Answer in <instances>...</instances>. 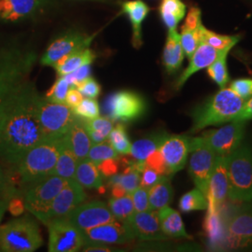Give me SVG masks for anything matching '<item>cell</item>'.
<instances>
[{
  "label": "cell",
  "instance_id": "6da1fadb",
  "mask_svg": "<svg viewBox=\"0 0 252 252\" xmlns=\"http://www.w3.org/2000/svg\"><path fill=\"white\" fill-rule=\"evenodd\" d=\"M40 95L34 82L27 80L10 104L0 133V161L13 168L26 153L45 140L37 117Z\"/></svg>",
  "mask_w": 252,
  "mask_h": 252
},
{
  "label": "cell",
  "instance_id": "7a4b0ae2",
  "mask_svg": "<svg viewBox=\"0 0 252 252\" xmlns=\"http://www.w3.org/2000/svg\"><path fill=\"white\" fill-rule=\"evenodd\" d=\"M36 57L34 50L25 46L0 48V133L13 97L28 80Z\"/></svg>",
  "mask_w": 252,
  "mask_h": 252
},
{
  "label": "cell",
  "instance_id": "3957f363",
  "mask_svg": "<svg viewBox=\"0 0 252 252\" xmlns=\"http://www.w3.org/2000/svg\"><path fill=\"white\" fill-rule=\"evenodd\" d=\"M63 137L41 141L29 150L11 168L18 176L22 192L27 186L53 174Z\"/></svg>",
  "mask_w": 252,
  "mask_h": 252
},
{
  "label": "cell",
  "instance_id": "277c9868",
  "mask_svg": "<svg viewBox=\"0 0 252 252\" xmlns=\"http://www.w3.org/2000/svg\"><path fill=\"white\" fill-rule=\"evenodd\" d=\"M244 102L245 100L231 88H221L215 95L193 109L192 126L189 132L195 134L207 126L233 122L243 107Z\"/></svg>",
  "mask_w": 252,
  "mask_h": 252
},
{
  "label": "cell",
  "instance_id": "5b68a950",
  "mask_svg": "<svg viewBox=\"0 0 252 252\" xmlns=\"http://www.w3.org/2000/svg\"><path fill=\"white\" fill-rule=\"evenodd\" d=\"M43 244L39 226L30 214H23L0 225V252H36Z\"/></svg>",
  "mask_w": 252,
  "mask_h": 252
},
{
  "label": "cell",
  "instance_id": "8992f818",
  "mask_svg": "<svg viewBox=\"0 0 252 252\" xmlns=\"http://www.w3.org/2000/svg\"><path fill=\"white\" fill-rule=\"evenodd\" d=\"M229 198L234 202L252 200V150L250 146H239L227 155Z\"/></svg>",
  "mask_w": 252,
  "mask_h": 252
},
{
  "label": "cell",
  "instance_id": "52a82bcc",
  "mask_svg": "<svg viewBox=\"0 0 252 252\" xmlns=\"http://www.w3.org/2000/svg\"><path fill=\"white\" fill-rule=\"evenodd\" d=\"M66 181L58 176L51 175L27 186L23 191L27 211L45 223L50 207Z\"/></svg>",
  "mask_w": 252,
  "mask_h": 252
},
{
  "label": "cell",
  "instance_id": "ba28073f",
  "mask_svg": "<svg viewBox=\"0 0 252 252\" xmlns=\"http://www.w3.org/2000/svg\"><path fill=\"white\" fill-rule=\"evenodd\" d=\"M37 117L46 139H52L66 135L77 116L65 103L50 102L40 96Z\"/></svg>",
  "mask_w": 252,
  "mask_h": 252
},
{
  "label": "cell",
  "instance_id": "9c48e42d",
  "mask_svg": "<svg viewBox=\"0 0 252 252\" xmlns=\"http://www.w3.org/2000/svg\"><path fill=\"white\" fill-rule=\"evenodd\" d=\"M104 107L107 116L113 122L130 123L144 114L146 102L134 91H117L108 95Z\"/></svg>",
  "mask_w": 252,
  "mask_h": 252
},
{
  "label": "cell",
  "instance_id": "30bf717a",
  "mask_svg": "<svg viewBox=\"0 0 252 252\" xmlns=\"http://www.w3.org/2000/svg\"><path fill=\"white\" fill-rule=\"evenodd\" d=\"M190 152L192 154L189 158V175L196 188L207 197L209 179L215 165L217 154L203 141L201 136L191 137Z\"/></svg>",
  "mask_w": 252,
  "mask_h": 252
},
{
  "label": "cell",
  "instance_id": "8fae6325",
  "mask_svg": "<svg viewBox=\"0 0 252 252\" xmlns=\"http://www.w3.org/2000/svg\"><path fill=\"white\" fill-rule=\"evenodd\" d=\"M223 220L227 247L243 248L252 245V204L231 208L223 216Z\"/></svg>",
  "mask_w": 252,
  "mask_h": 252
},
{
  "label": "cell",
  "instance_id": "7c38bea8",
  "mask_svg": "<svg viewBox=\"0 0 252 252\" xmlns=\"http://www.w3.org/2000/svg\"><path fill=\"white\" fill-rule=\"evenodd\" d=\"M46 225L49 231V252H76L84 246L82 232L66 218L55 219Z\"/></svg>",
  "mask_w": 252,
  "mask_h": 252
},
{
  "label": "cell",
  "instance_id": "4fadbf2b",
  "mask_svg": "<svg viewBox=\"0 0 252 252\" xmlns=\"http://www.w3.org/2000/svg\"><path fill=\"white\" fill-rule=\"evenodd\" d=\"M94 35H87L79 30H67L55 37L40 58V63L54 66L60 59L81 49L90 47Z\"/></svg>",
  "mask_w": 252,
  "mask_h": 252
},
{
  "label": "cell",
  "instance_id": "5bb4252c",
  "mask_svg": "<svg viewBox=\"0 0 252 252\" xmlns=\"http://www.w3.org/2000/svg\"><path fill=\"white\" fill-rule=\"evenodd\" d=\"M244 128L245 122H232L220 129L207 131L201 137L217 155L227 156L241 145Z\"/></svg>",
  "mask_w": 252,
  "mask_h": 252
},
{
  "label": "cell",
  "instance_id": "9a60e30c",
  "mask_svg": "<svg viewBox=\"0 0 252 252\" xmlns=\"http://www.w3.org/2000/svg\"><path fill=\"white\" fill-rule=\"evenodd\" d=\"M84 245L87 244H126L135 239L126 220L114 219L101 225L82 231Z\"/></svg>",
  "mask_w": 252,
  "mask_h": 252
},
{
  "label": "cell",
  "instance_id": "2e32d148",
  "mask_svg": "<svg viewBox=\"0 0 252 252\" xmlns=\"http://www.w3.org/2000/svg\"><path fill=\"white\" fill-rule=\"evenodd\" d=\"M64 218H66L73 225L80 229L81 232L107 223L115 219L108 205L102 201H92L85 204L82 203Z\"/></svg>",
  "mask_w": 252,
  "mask_h": 252
},
{
  "label": "cell",
  "instance_id": "e0dca14e",
  "mask_svg": "<svg viewBox=\"0 0 252 252\" xmlns=\"http://www.w3.org/2000/svg\"><path fill=\"white\" fill-rule=\"evenodd\" d=\"M87 198L83 187L75 180H67L63 189L54 198L50 210L47 214L45 223L49 221L64 218L70 213L74 208L80 206Z\"/></svg>",
  "mask_w": 252,
  "mask_h": 252
},
{
  "label": "cell",
  "instance_id": "ac0fdd59",
  "mask_svg": "<svg viewBox=\"0 0 252 252\" xmlns=\"http://www.w3.org/2000/svg\"><path fill=\"white\" fill-rule=\"evenodd\" d=\"M52 0H0V21L19 22L41 15Z\"/></svg>",
  "mask_w": 252,
  "mask_h": 252
},
{
  "label": "cell",
  "instance_id": "d6986e66",
  "mask_svg": "<svg viewBox=\"0 0 252 252\" xmlns=\"http://www.w3.org/2000/svg\"><path fill=\"white\" fill-rule=\"evenodd\" d=\"M190 139L189 136L179 135H167L163 139L159 151L164 159L168 176L184 168L190 153Z\"/></svg>",
  "mask_w": 252,
  "mask_h": 252
},
{
  "label": "cell",
  "instance_id": "ffe728a7",
  "mask_svg": "<svg viewBox=\"0 0 252 252\" xmlns=\"http://www.w3.org/2000/svg\"><path fill=\"white\" fill-rule=\"evenodd\" d=\"M126 221L135 235V239L141 241H161L168 239L162 231L157 210L135 211Z\"/></svg>",
  "mask_w": 252,
  "mask_h": 252
},
{
  "label": "cell",
  "instance_id": "44dd1931",
  "mask_svg": "<svg viewBox=\"0 0 252 252\" xmlns=\"http://www.w3.org/2000/svg\"><path fill=\"white\" fill-rule=\"evenodd\" d=\"M228 196L229 179L227 173V156L217 155L215 165L208 184L207 207L221 208Z\"/></svg>",
  "mask_w": 252,
  "mask_h": 252
},
{
  "label": "cell",
  "instance_id": "7402d4cb",
  "mask_svg": "<svg viewBox=\"0 0 252 252\" xmlns=\"http://www.w3.org/2000/svg\"><path fill=\"white\" fill-rule=\"evenodd\" d=\"M219 52V50L213 48L212 46L208 45L204 41H201L194 54H192V56L189 59L188 67L180 75L179 80L176 83L177 90L180 89L193 74L204 68H207L213 63L218 57Z\"/></svg>",
  "mask_w": 252,
  "mask_h": 252
},
{
  "label": "cell",
  "instance_id": "603a6c76",
  "mask_svg": "<svg viewBox=\"0 0 252 252\" xmlns=\"http://www.w3.org/2000/svg\"><path fill=\"white\" fill-rule=\"evenodd\" d=\"M64 138L79 162L87 158L93 143L86 130L85 120L76 118Z\"/></svg>",
  "mask_w": 252,
  "mask_h": 252
},
{
  "label": "cell",
  "instance_id": "cb8c5ba5",
  "mask_svg": "<svg viewBox=\"0 0 252 252\" xmlns=\"http://www.w3.org/2000/svg\"><path fill=\"white\" fill-rule=\"evenodd\" d=\"M122 10L132 25V44L138 49L142 45V23L148 16L150 8L142 0H130L122 4Z\"/></svg>",
  "mask_w": 252,
  "mask_h": 252
},
{
  "label": "cell",
  "instance_id": "d4e9b609",
  "mask_svg": "<svg viewBox=\"0 0 252 252\" xmlns=\"http://www.w3.org/2000/svg\"><path fill=\"white\" fill-rule=\"evenodd\" d=\"M205 230L207 239L212 248H226L225 225L220 208L207 207Z\"/></svg>",
  "mask_w": 252,
  "mask_h": 252
},
{
  "label": "cell",
  "instance_id": "484cf974",
  "mask_svg": "<svg viewBox=\"0 0 252 252\" xmlns=\"http://www.w3.org/2000/svg\"><path fill=\"white\" fill-rule=\"evenodd\" d=\"M184 55L180 42V35L177 32V29L168 30L162 53V63L166 71L169 74L177 72L184 60Z\"/></svg>",
  "mask_w": 252,
  "mask_h": 252
},
{
  "label": "cell",
  "instance_id": "4316f807",
  "mask_svg": "<svg viewBox=\"0 0 252 252\" xmlns=\"http://www.w3.org/2000/svg\"><path fill=\"white\" fill-rule=\"evenodd\" d=\"M158 216L162 231L168 238H191L186 232L181 216L177 210L169 206L162 207L158 210Z\"/></svg>",
  "mask_w": 252,
  "mask_h": 252
},
{
  "label": "cell",
  "instance_id": "83f0119b",
  "mask_svg": "<svg viewBox=\"0 0 252 252\" xmlns=\"http://www.w3.org/2000/svg\"><path fill=\"white\" fill-rule=\"evenodd\" d=\"M95 57V53L90 49V47H88L64 56L55 63L53 67L58 76H65L77 70L84 64H92Z\"/></svg>",
  "mask_w": 252,
  "mask_h": 252
},
{
  "label": "cell",
  "instance_id": "f1b7e54d",
  "mask_svg": "<svg viewBox=\"0 0 252 252\" xmlns=\"http://www.w3.org/2000/svg\"><path fill=\"white\" fill-rule=\"evenodd\" d=\"M78 159L67 144L64 136L59 151V155L52 175L58 176L63 180H75V174L78 165Z\"/></svg>",
  "mask_w": 252,
  "mask_h": 252
},
{
  "label": "cell",
  "instance_id": "f546056e",
  "mask_svg": "<svg viewBox=\"0 0 252 252\" xmlns=\"http://www.w3.org/2000/svg\"><path fill=\"white\" fill-rule=\"evenodd\" d=\"M75 180L86 189H99L103 186V179L95 163L88 159L78 162Z\"/></svg>",
  "mask_w": 252,
  "mask_h": 252
},
{
  "label": "cell",
  "instance_id": "4dcf8cb0",
  "mask_svg": "<svg viewBox=\"0 0 252 252\" xmlns=\"http://www.w3.org/2000/svg\"><path fill=\"white\" fill-rule=\"evenodd\" d=\"M168 134L166 132L160 131L136 140L131 147V156L135 161L144 162L151 153L159 150L163 139Z\"/></svg>",
  "mask_w": 252,
  "mask_h": 252
},
{
  "label": "cell",
  "instance_id": "1f68e13d",
  "mask_svg": "<svg viewBox=\"0 0 252 252\" xmlns=\"http://www.w3.org/2000/svg\"><path fill=\"white\" fill-rule=\"evenodd\" d=\"M174 191L168 176H164L162 180L149 189V200L151 209L159 210L169 206L173 200Z\"/></svg>",
  "mask_w": 252,
  "mask_h": 252
},
{
  "label": "cell",
  "instance_id": "d6a6232c",
  "mask_svg": "<svg viewBox=\"0 0 252 252\" xmlns=\"http://www.w3.org/2000/svg\"><path fill=\"white\" fill-rule=\"evenodd\" d=\"M186 6L181 0H162L160 15L168 30L177 29V26L184 18Z\"/></svg>",
  "mask_w": 252,
  "mask_h": 252
},
{
  "label": "cell",
  "instance_id": "836d02e7",
  "mask_svg": "<svg viewBox=\"0 0 252 252\" xmlns=\"http://www.w3.org/2000/svg\"><path fill=\"white\" fill-rule=\"evenodd\" d=\"M86 130L93 144L106 141L111 130L113 129V121L108 117H97L93 120H85Z\"/></svg>",
  "mask_w": 252,
  "mask_h": 252
},
{
  "label": "cell",
  "instance_id": "e575fe53",
  "mask_svg": "<svg viewBox=\"0 0 252 252\" xmlns=\"http://www.w3.org/2000/svg\"><path fill=\"white\" fill-rule=\"evenodd\" d=\"M232 48V46H229L225 49L220 51L216 60L207 67V74L220 88H224L229 81L226 59Z\"/></svg>",
  "mask_w": 252,
  "mask_h": 252
},
{
  "label": "cell",
  "instance_id": "d590c367",
  "mask_svg": "<svg viewBox=\"0 0 252 252\" xmlns=\"http://www.w3.org/2000/svg\"><path fill=\"white\" fill-rule=\"evenodd\" d=\"M17 193L23 192L16 173L0 163V199L10 198Z\"/></svg>",
  "mask_w": 252,
  "mask_h": 252
},
{
  "label": "cell",
  "instance_id": "8d00e7d4",
  "mask_svg": "<svg viewBox=\"0 0 252 252\" xmlns=\"http://www.w3.org/2000/svg\"><path fill=\"white\" fill-rule=\"evenodd\" d=\"M200 34L201 41L206 42L219 51H221L229 46L234 47L240 39L239 36H226L214 33L207 29L202 24L200 25Z\"/></svg>",
  "mask_w": 252,
  "mask_h": 252
},
{
  "label": "cell",
  "instance_id": "74e56055",
  "mask_svg": "<svg viewBox=\"0 0 252 252\" xmlns=\"http://www.w3.org/2000/svg\"><path fill=\"white\" fill-rule=\"evenodd\" d=\"M108 207L114 218L120 220H127L135 211L130 193H126L122 197L109 199Z\"/></svg>",
  "mask_w": 252,
  "mask_h": 252
},
{
  "label": "cell",
  "instance_id": "f35d334b",
  "mask_svg": "<svg viewBox=\"0 0 252 252\" xmlns=\"http://www.w3.org/2000/svg\"><path fill=\"white\" fill-rule=\"evenodd\" d=\"M108 142L118 154H130L132 144L123 123H118L117 126L113 127L110 134L108 135Z\"/></svg>",
  "mask_w": 252,
  "mask_h": 252
},
{
  "label": "cell",
  "instance_id": "ab89813d",
  "mask_svg": "<svg viewBox=\"0 0 252 252\" xmlns=\"http://www.w3.org/2000/svg\"><path fill=\"white\" fill-rule=\"evenodd\" d=\"M207 208L206 195L195 188L183 194L180 200V209L182 212H190L195 210H205Z\"/></svg>",
  "mask_w": 252,
  "mask_h": 252
},
{
  "label": "cell",
  "instance_id": "60d3db41",
  "mask_svg": "<svg viewBox=\"0 0 252 252\" xmlns=\"http://www.w3.org/2000/svg\"><path fill=\"white\" fill-rule=\"evenodd\" d=\"M119 155L115 150L112 148L109 142L103 141L101 143L92 145L87 158L91 162L98 164L100 162L110 159V158H119Z\"/></svg>",
  "mask_w": 252,
  "mask_h": 252
},
{
  "label": "cell",
  "instance_id": "b9f144b4",
  "mask_svg": "<svg viewBox=\"0 0 252 252\" xmlns=\"http://www.w3.org/2000/svg\"><path fill=\"white\" fill-rule=\"evenodd\" d=\"M201 25V24H200ZM200 25L194 30L181 29L180 34V42L183 49L184 54L190 59L192 54H194L201 42V34H200Z\"/></svg>",
  "mask_w": 252,
  "mask_h": 252
},
{
  "label": "cell",
  "instance_id": "7bdbcfd3",
  "mask_svg": "<svg viewBox=\"0 0 252 252\" xmlns=\"http://www.w3.org/2000/svg\"><path fill=\"white\" fill-rule=\"evenodd\" d=\"M71 85L64 76H59L51 89L46 93L45 99L54 103H64L65 96Z\"/></svg>",
  "mask_w": 252,
  "mask_h": 252
},
{
  "label": "cell",
  "instance_id": "ee69618b",
  "mask_svg": "<svg viewBox=\"0 0 252 252\" xmlns=\"http://www.w3.org/2000/svg\"><path fill=\"white\" fill-rule=\"evenodd\" d=\"M72 110L77 117L83 120H93L100 116L99 104L94 98L87 97L82 99L77 107L72 108Z\"/></svg>",
  "mask_w": 252,
  "mask_h": 252
},
{
  "label": "cell",
  "instance_id": "f6af8a7d",
  "mask_svg": "<svg viewBox=\"0 0 252 252\" xmlns=\"http://www.w3.org/2000/svg\"><path fill=\"white\" fill-rule=\"evenodd\" d=\"M130 195L133 200V204L136 212L151 209L149 200V189H146L139 185L136 189L130 192Z\"/></svg>",
  "mask_w": 252,
  "mask_h": 252
},
{
  "label": "cell",
  "instance_id": "bcb514c9",
  "mask_svg": "<svg viewBox=\"0 0 252 252\" xmlns=\"http://www.w3.org/2000/svg\"><path fill=\"white\" fill-rule=\"evenodd\" d=\"M76 88L81 92L83 96H86L88 98H97L101 93V86L97 81L94 78L89 77L85 79L84 81L80 82Z\"/></svg>",
  "mask_w": 252,
  "mask_h": 252
},
{
  "label": "cell",
  "instance_id": "7dc6e473",
  "mask_svg": "<svg viewBox=\"0 0 252 252\" xmlns=\"http://www.w3.org/2000/svg\"><path fill=\"white\" fill-rule=\"evenodd\" d=\"M145 165L152 168L153 170H155L162 175H167V167L164 162V159L162 157V153L157 150L155 152L151 153L144 161Z\"/></svg>",
  "mask_w": 252,
  "mask_h": 252
},
{
  "label": "cell",
  "instance_id": "c3c4849f",
  "mask_svg": "<svg viewBox=\"0 0 252 252\" xmlns=\"http://www.w3.org/2000/svg\"><path fill=\"white\" fill-rule=\"evenodd\" d=\"M232 90L244 100L252 95V79H239L231 83Z\"/></svg>",
  "mask_w": 252,
  "mask_h": 252
},
{
  "label": "cell",
  "instance_id": "681fc988",
  "mask_svg": "<svg viewBox=\"0 0 252 252\" xmlns=\"http://www.w3.org/2000/svg\"><path fill=\"white\" fill-rule=\"evenodd\" d=\"M96 165H97V168L99 170L101 176L106 179H109L110 177L116 175L119 172L121 163H120L119 158L118 159L110 158V159H107V160L100 162Z\"/></svg>",
  "mask_w": 252,
  "mask_h": 252
},
{
  "label": "cell",
  "instance_id": "f907efd6",
  "mask_svg": "<svg viewBox=\"0 0 252 252\" xmlns=\"http://www.w3.org/2000/svg\"><path fill=\"white\" fill-rule=\"evenodd\" d=\"M164 176L167 175H162L145 165L144 169L141 172L140 186L144 187L146 189H150L162 180Z\"/></svg>",
  "mask_w": 252,
  "mask_h": 252
},
{
  "label": "cell",
  "instance_id": "816d5d0a",
  "mask_svg": "<svg viewBox=\"0 0 252 252\" xmlns=\"http://www.w3.org/2000/svg\"><path fill=\"white\" fill-rule=\"evenodd\" d=\"M91 72H92L91 63H88V64L82 65L80 68H78L77 70L65 75L64 77H65V79L67 80V81L69 82L71 87H76L80 82L91 77Z\"/></svg>",
  "mask_w": 252,
  "mask_h": 252
},
{
  "label": "cell",
  "instance_id": "f5cc1de1",
  "mask_svg": "<svg viewBox=\"0 0 252 252\" xmlns=\"http://www.w3.org/2000/svg\"><path fill=\"white\" fill-rule=\"evenodd\" d=\"M26 203L23 193H17L10 197L8 204V211L13 217L23 215L26 211Z\"/></svg>",
  "mask_w": 252,
  "mask_h": 252
},
{
  "label": "cell",
  "instance_id": "db71d44e",
  "mask_svg": "<svg viewBox=\"0 0 252 252\" xmlns=\"http://www.w3.org/2000/svg\"><path fill=\"white\" fill-rule=\"evenodd\" d=\"M200 24H201V10L196 7H192L189 9L185 20V24L183 25V27H181V29L194 30L199 27Z\"/></svg>",
  "mask_w": 252,
  "mask_h": 252
},
{
  "label": "cell",
  "instance_id": "11a10c76",
  "mask_svg": "<svg viewBox=\"0 0 252 252\" xmlns=\"http://www.w3.org/2000/svg\"><path fill=\"white\" fill-rule=\"evenodd\" d=\"M82 99H83V95L81 94V92L78 90L76 87H70V89L66 94L64 103L68 107L74 108L81 103Z\"/></svg>",
  "mask_w": 252,
  "mask_h": 252
},
{
  "label": "cell",
  "instance_id": "9f6ffc18",
  "mask_svg": "<svg viewBox=\"0 0 252 252\" xmlns=\"http://www.w3.org/2000/svg\"><path fill=\"white\" fill-rule=\"evenodd\" d=\"M252 119V97L245 101L243 104V107L238 112V114L234 117L233 122H247L249 120Z\"/></svg>",
  "mask_w": 252,
  "mask_h": 252
},
{
  "label": "cell",
  "instance_id": "6f0895ef",
  "mask_svg": "<svg viewBox=\"0 0 252 252\" xmlns=\"http://www.w3.org/2000/svg\"><path fill=\"white\" fill-rule=\"evenodd\" d=\"M82 251L86 252H122L117 248L108 244H87L82 247Z\"/></svg>",
  "mask_w": 252,
  "mask_h": 252
},
{
  "label": "cell",
  "instance_id": "680465c9",
  "mask_svg": "<svg viewBox=\"0 0 252 252\" xmlns=\"http://www.w3.org/2000/svg\"><path fill=\"white\" fill-rule=\"evenodd\" d=\"M110 187H111L112 197H115V198L122 197V196L126 195V193H128V192H126V189L121 184H113V185H110Z\"/></svg>",
  "mask_w": 252,
  "mask_h": 252
},
{
  "label": "cell",
  "instance_id": "91938a15",
  "mask_svg": "<svg viewBox=\"0 0 252 252\" xmlns=\"http://www.w3.org/2000/svg\"><path fill=\"white\" fill-rule=\"evenodd\" d=\"M9 199L10 198L0 199V223L2 221V219L5 215L6 211L8 210V204H9Z\"/></svg>",
  "mask_w": 252,
  "mask_h": 252
},
{
  "label": "cell",
  "instance_id": "94428289",
  "mask_svg": "<svg viewBox=\"0 0 252 252\" xmlns=\"http://www.w3.org/2000/svg\"><path fill=\"white\" fill-rule=\"evenodd\" d=\"M76 1H97V2H104V3H108L111 0H76Z\"/></svg>",
  "mask_w": 252,
  "mask_h": 252
}]
</instances>
